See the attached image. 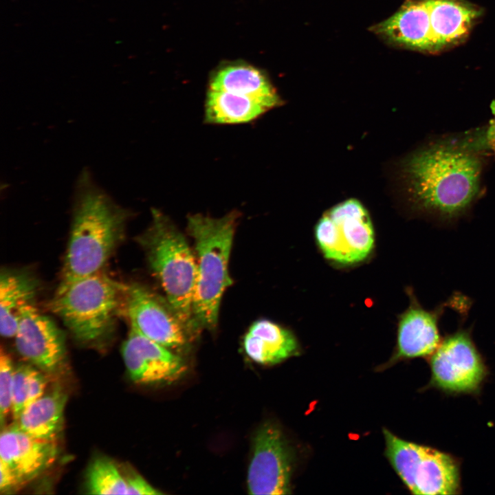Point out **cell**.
<instances>
[{"mask_svg":"<svg viewBox=\"0 0 495 495\" xmlns=\"http://www.w3.org/2000/svg\"><path fill=\"white\" fill-rule=\"evenodd\" d=\"M240 214L233 210L220 218L189 215L187 231L195 242L197 280L193 316L198 329L214 330L223 294L232 280L228 264Z\"/></svg>","mask_w":495,"mask_h":495,"instance_id":"cell-3","label":"cell"},{"mask_svg":"<svg viewBox=\"0 0 495 495\" xmlns=\"http://www.w3.org/2000/svg\"><path fill=\"white\" fill-rule=\"evenodd\" d=\"M481 130L426 145L402 165L408 198L416 210L443 222L466 214L478 197L483 156Z\"/></svg>","mask_w":495,"mask_h":495,"instance_id":"cell-1","label":"cell"},{"mask_svg":"<svg viewBox=\"0 0 495 495\" xmlns=\"http://www.w3.org/2000/svg\"><path fill=\"white\" fill-rule=\"evenodd\" d=\"M385 453L404 484L413 494H459L461 462L451 454L402 439L384 430Z\"/></svg>","mask_w":495,"mask_h":495,"instance_id":"cell-6","label":"cell"},{"mask_svg":"<svg viewBox=\"0 0 495 495\" xmlns=\"http://www.w3.org/2000/svg\"><path fill=\"white\" fill-rule=\"evenodd\" d=\"M89 494H126L127 486L124 476L110 459L100 456L89 465L85 481Z\"/></svg>","mask_w":495,"mask_h":495,"instance_id":"cell-23","label":"cell"},{"mask_svg":"<svg viewBox=\"0 0 495 495\" xmlns=\"http://www.w3.org/2000/svg\"><path fill=\"white\" fill-rule=\"evenodd\" d=\"M19 353L47 374H54L65 362V336L58 326L32 303L21 311L14 336Z\"/></svg>","mask_w":495,"mask_h":495,"instance_id":"cell-11","label":"cell"},{"mask_svg":"<svg viewBox=\"0 0 495 495\" xmlns=\"http://www.w3.org/2000/svg\"><path fill=\"white\" fill-rule=\"evenodd\" d=\"M315 237L324 257L340 264L365 259L374 245V230L366 208L358 199L327 210L316 225Z\"/></svg>","mask_w":495,"mask_h":495,"instance_id":"cell-7","label":"cell"},{"mask_svg":"<svg viewBox=\"0 0 495 495\" xmlns=\"http://www.w3.org/2000/svg\"><path fill=\"white\" fill-rule=\"evenodd\" d=\"M490 108L494 118L483 129L487 151L495 156V100L491 103Z\"/></svg>","mask_w":495,"mask_h":495,"instance_id":"cell-27","label":"cell"},{"mask_svg":"<svg viewBox=\"0 0 495 495\" xmlns=\"http://www.w3.org/2000/svg\"><path fill=\"white\" fill-rule=\"evenodd\" d=\"M273 107L262 100L208 89L204 104V122L212 124L248 123Z\"/></svg>","mask_w":495,"mask_h":495,"instance_id":"cell-19","label":"cell"},{"mask_svg":"<svg viewBox=\"0 0 495 495\" xmlns=\"http://www.w3.org/2000/svg\"><path fill=\"white\" fill-rule=\"evenodd\" d=\"M124 308L131 328L170 349L186 346L190 333L167 299L138 283L127 285Z\"/></svg>","mask_w":495,"mask_h":495,"instance_id":"cell-9","label":"cell"},{"mask_svg":"<svg viewBox=\"0 0 495 495\" xmlns=\"http://www.w3.org/2000/svg\"><path fill=\"white\" fill-rule=\"evenodd\" d=\"M125 285L102 270L67 283H60L50 302L57 315L80 341L103 338L124 308Z\"/></svg>","mask_w":495,"mask_h":495,"instance_id":"cell-5","label":"cell"},{"mask_svg":"<svg viewBox=\"0 0 495 495\" xmlns=\"http://www.w3.org/2000/svg\"><path fill=\"white\" fill-rule=\"evenodd\" d=\"M0 491L1 493H7L18 486L14 474L1 461H0Z\"/></svg>","mask_w":495,"mask_h":495,"instance_id":"cell-26","label":"cell"},{"mask_svg":"<svg viewBox=\"0 0 495 495\" xmlns=\"http://www.w3.org/2000/svg\"><path fill=\"white\" fill-rule=\"evenodd\" d=\"M247 355L258 364H278L297 354L298 344L288 329L268 320L254 322L243 338Z\"/></svg>","mask_w":495,"mask_h":495,"instance_id":"cell-17","label":"cell"},{"mask_svg":"<svg viewBox=\"0 0 495 495\" xmlns=\"http://www.w3.org/2000/svg\"><path fill=\"white\" fill-rule=\"evenodd\" d=\"M57 454L56 441L33 437L15 423L1 431L0 461L11 470L18 486L43 472L54 463Z\"/></svg>","mask_w":495,"mask_h":495,"instance_id":"cell-14","label":"cell"},{"mask_svg":"<svg viewBox=\"0 0 495 495\" xmlns=\"http://www.w3.org/2000/svg\"><path fill=\"white\" fill-rule=\"evenodd\" d=\"M428 359L431 376L426 388L447 394H478L488 374L468 329H459L443 338Z\"/></svg>","mask_w":495,"mask_h":495,"instance_id":"cell-8","label":"cell"},{"mask_svg":"<svg viewBox=\"0 0 495 495\" xmlns=\"http://www.w3.org/2000/svg\"><path fill=\"white\" fill-rule=\"evenodd\" d=\"M44 372L30 364H19L14 367L11 412L14 421L31 404L41 397L47 385Z\"/></svg>","mask_w":495,"mask_h":495,"instance_id":"cell-22","label":"cell"},{"mask_svg":"<svg viewBox=\"0 0 495 495\" xmlns=\"http://www.w3.org/2000/svg\"><path fill=\"white\" fill-rule=\"evenodd\" d=\"M14 366L10 355L0 352V419L1 426L12 408V388Z\"/></svg>","mask_w":495,"mask_h":495,"instance_id":"cell-24","label":"cell"},{"mask_svg":"<svg viewBox=\"0 0 495 495\" xmlns=\"http://www.w3.org/2000/svg\"><path fill=\"white\" fill-rule=\"evenodd\" d=\"M37 284L32 277L5 271L0 278V331L3 337L14 338L22 309L32 300Z\"/></svg>","mask_w":495,"mask_h":495,"instance_id":"cell-21","label":"cell"},{"mask_svg":"<svg viewBox=\"0 0 495 495\" xmlns=\"http://www.w3.org/2000/svg\"><path fill=\"white\" fill-rule=\"evenodd\" d=\"M67 399L61 387H54L28 406L15 424L33 437L56 441L63 429Z\"/></svg>","mask_w":495,"mask_h":495,"instance_id":"cell-18","label":"cell"},{"mask_svg":"<svg viewBox=\"0 0 495 495\" xmlns=\"http://www.w3.org/2000/svg\"><path fill=\"white\" fill-rule=\"evenodd\" d=\"M253 446L248 472L249 494H289L292 459L280 430L274 424L263 425L256 432Z\"/></svg>","mask_w":495,"mask_h":495,"instance_id":"cell-10","label":"cell"},{"mask_svg":"<svg viewBox=\"0 0 495 495\" xmlns=\"http://www.w3.org/2000/svg\"><path fill=\"white\" fill-rule=\"evenodd\" d=\"M410 300L409 307L399 320L393 361L428 358L443 339L439 328V320L452 300L441 303L432 310H427L421 306L412 294Z\"/></svg>","mask_w":495,"mask_h":495,"instance_id":"cell-13","label":"cell"},{"mask_svg":"<svg viewBox=\"0 0 495 495\" xmlns=\"http://www.w3.org/2000/svg\"><path fill=\"white\" fill-rule=\"evenodd\" d=\"M138 239L166 298L191 335L198 329L192 311L195 254L172 221L155 208L152 209L150 226Z\"/></svg>","mask_w":495,"mask_h":495,"instance_id":"cell-4","label":"cell"},{"mask_svg":"<svg viewBox=\"0 0 495 495\" xmlns=\"http://www.w3.org/2000/svg\"><path fill=\"white\" fill-rule=\"evenodd\" d=\"M125 478L127 486L126 494L158 495L164 494L135 472L129 473Z\"/></svg>","mask_w":495,"mask_h":495,"instance_id":"cell-25","label":"cell"},{"mask_svg":"<svg viewBox=\"0 0 495 495\" xmlns=\"http://www.w3.org/2000/svg\"><path fill=\"white\" fill-rule=\"evenodd\" d=\"M122 355L131 380L140 384H170L186 373L182 357L131 328Z\"/></svg>","mask_w":495,"mask_h":495,"instance_id":"cell-12","label":"cell"},{"mask_svg":"<svg viewBox=\"0 0 495 495\" xmlns=\"http://www.w3.org/2000/svg\"><path fill=\"white\" fill-rule=\"evenodd\" d=\"M209 89L256 98L267 102L273 108L282 104L268 78L258 69L248 65H231L221 69L210 79Z\"/></svg>","mask_w":495,"mask_h":495,"instance_id":"cell-20","label":"cell"},{"mask_svg":"<svg viewBox=\"0 0 495 495\" xmlns=\"http://www.w3.org/2000/svg\"><path fill=\"white\" fill-rule=\"evenodd\" d=\"M69 240L60 283L102 270L123 235L130 212L94 182L88 169L74 188Z\"/></svg>","mask_w":495,"mask_h":495,"instance_id":"cell-2","label":"cell"},{"mask_svg":"<svg viewBox=\"0 0 495 495\" xmlns=\"http://www.w3.org/2000/svg\"><path fill=\"white\" fill-rule=\"evenodd\" d=\"M434 52L461 42L481 15L464 0H429Z\"/></svg>","mask_w":495,"mask_h":495,"instance_id":"cell-16","label":"cell"},{"mask_svg":"<svg viewBox=\"0 0 495 495\" xmlns=\"http://www.w3.org/2000/svg\"><path fill=\"white\" fill-rule=\"evenodd\" d=\"M375 29L392 43L413 50L434 52L429 0H414Z\"/></svg>","mask_w":495,"mask_h":495,"instance_id":"cell-15","label":"cell"}]
</instances>
